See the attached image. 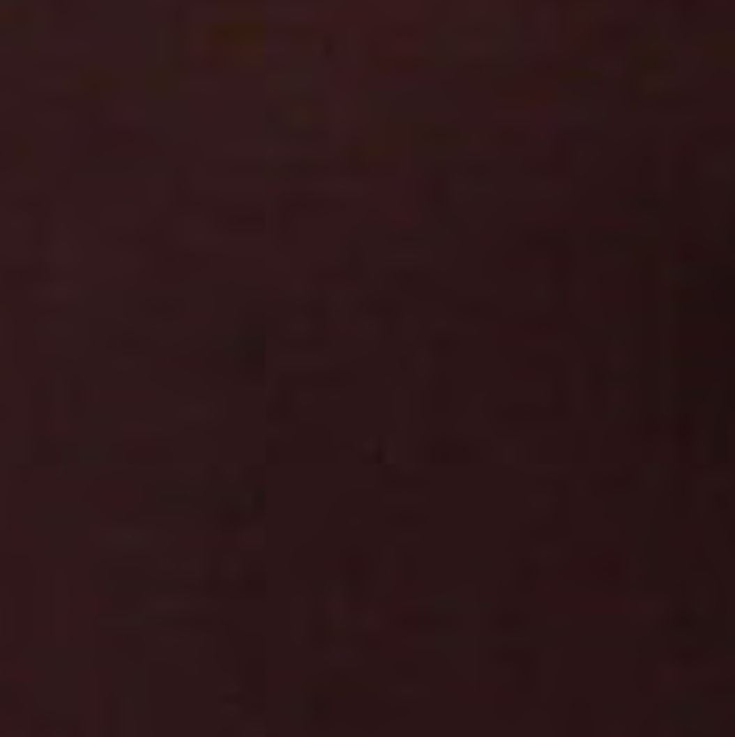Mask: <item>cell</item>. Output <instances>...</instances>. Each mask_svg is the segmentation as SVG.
<instances>
[{"label":"cell","instance_id":"cell-1","mask_svg":"<svg viewBox=\"0 0 735 737\" xmlns=\"http://www.w3.org/2000/svg\"><path fill=\"white\" fill-rule=\"evenodd\" d=\"M695 623L697 621L688 612H679V614H675V619H673V628L675 630H690V628H695Z\"/></svg>","mask_w":735,"mask_h":737}]
</instances>
